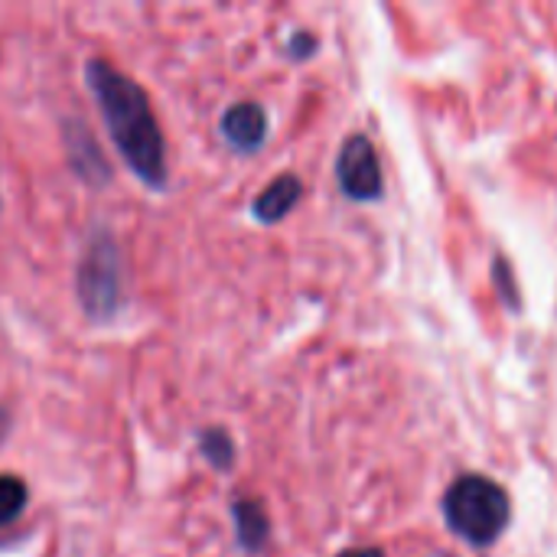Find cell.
Returning a JSON list of instances; mask_svg holds the SVG:
<instances>
[{
    "instance_id": "obj_9",
    "label": "cell",
    "mask_w": 557,
    "mask_h": 557,
    "mask_svg": "<svg viewBox=\"0 0 557 557\" xmlns=\"http://www.w3.org/2000/svg\"><path fill=\"white\" fill-rule=\"evenodd\" d=\"M202 454H206L219 470H225V467L232 463V444H228V437H225L222 431H206V434H202Z\"/></svg>"
},
{
    "instance_id": "obj_5",
    "label": "cell",
    "mask_w": 557,
    "mask_h": 557,
    "mask_svg": "<svg viewBox=\"0 0 557 557\" xmlns=\"http://www.w3.org/2000/svg\"><path fill=\"white\" fill-rule=\"evenodd\" d=\"M222 134L232 147H238L245 153L258 150L268 134V117H264L261 104H255V101L232 104L222 117Z\"/></svg>"
},
{
    "instance_id": "obj_6",
    "label": "cell",
    "mask_w": 557,
    "mask_h": 557,
    "mask_svg": "<svg viewBox=\"0 0 557 557\" xmlns=\"http://www.w3.org/2000/svg\"><path fill=\"white\" fill-rule=\"evenodd\" d=\"M300 199V180L297 176H277L258 199H255V215L261 222H277L284 219L294 202Z\"/></svg>"
},
{
    "instance_id": "obj_7",
    "label": "cell",
    "mask_w": 557,
    "mask_h": 557,
    "mask_svg": "<svg viewBox=\"0 0 557 557\" xmlns=\"http://www.w3.org/2000/svg\"><path fill=\"white\" fill-rule=\"evenodd\" d=\"M235 522H238V539L245 548H261V542L268 539V522L264 512L255 503H238L235 506Z\"/></svg>"
},
{
    "instance_id": "obj_4",
    "label": "cell",
    "mask_w": 557,
    "mask_h": 557,
    "mask_svg": "<svg viewBox=\"0 0 557 557\" xmlns=\"http://www.w3.org/2000/svg\"><path fill=\"white\" fill-rule=\"evenodd\" d=\"M114 261L117 258H114L111 245L101 242L98 251L88 255L85 264H82V277H78L82 287H78V294H82L85 307L95 310V313H108L114 307V297H117V277H114L117 264Z\"/></svg>"
},
{
    "instance_id": "obj_2",
    "label": "cell",
    "mask_w": 557,
    "mask_h": 557,
    "mask_svg": "<svg viewBox=\"0 0 557 557\" xmlns=\"http://www.w3.org/2000/svg\"><path fill=\"white\" fill-rule=\"evenodd\" d=\"M444 516L460 539L486 548L509 525V496L486 476H460L444 496Z\"/></svg>"
},
{
    "instance_id": "obj_3",
    "label": "cell",
    "mask_w": 557,
    "mask_h": 557,
    "mask_svg": "<svg viewBox=\"0 0 557 557\" xmlns=\"http://www.w3.org/2000/svg\"><path fill=\"white\" fill-rule=\"evenodd\" d=\"M336 173H339V186L346 196L362 199V202L382 196V166H379V157H375V147L369 144V137L356 134L343 144Z\"/></svg>"
},
{
    "instance_id": "obj_8",
    "label": "cell",
    "mask_w": 557,
    "mask_h": 557,
    "mask_svg": "<svg viewBox=\"0 0 557 557\" xmlns=\"http://www.w3.org/2000/svg\"><path fill=\"white\" fill-rule=\"evenodd\" d=\"M26 506V486L16 476H0V525L13 522Z\"/></svg>"
},
{
    "instance_id": "obj_10",
    "label": "cell",
    "mask_w": 557,
    "mask_h": 557,
    "mask_svg": "<svg viewBox=\"0 0 557 557\" xmlns=\"http://www.w3.org/2000/svg\"><path fill=\"white\" fill-rule=\"evenodd\" d=\"M343 557H385L379 548H359V552H346Z\"/></svg>"
},
{
    "instance_id": "obj_1",
    "label": "cell",
    "mask_w": 557,
    "mask_h": 557,
    "mask_svg": "<svg viewBox=\"0 0 557 557\" xmlns=\"http://www.w3.org/2000/svg\"><path fill=\"white\" fill-rule=\"evenodd\" d=\"M88 85L98 98V108L108 121L111 140L117 144L127 166L150 186H163L166 180V157L163 137L147 104V95L137 82L111 69L108 62H88Z\"/></svg>"
}]
</instances>
